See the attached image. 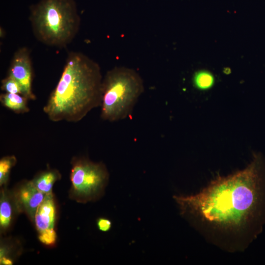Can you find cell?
Returning a JSON list of instances; mask_svg holds the SVG:
<instances>
[{"label":"cell","mask_w":265,"mask_h":265,"mask_svg":"<svg viewBox=\"0 0 265 265\" xmlns=\"http://www.w3.org/2000/svg\"><path fill=\"white\" fill-rule=\"evenodd\" d=\"M144 90L143 80L134 70L123 66L109 70L102 80L101 118L111 122L126 118Z\"/></svg>","instance_id":"4"},{"label":"cell","mask_w":265,"mask_h":265,"mask_svg":"<svg viewBox=\"0 0 265 265\" xmlns=\"http://www.w3.org/2000/svg\"><path fill=\"white\" fill-rule=\"evenodd\" d=\"M70 179L73 197L80 202L96 199L103 192L109 174L105 165L84 158L72 159Z\"/></svg>","instance_id":"5"},{"label":"cell","mask_w":265,"mask_h":265,"mask_svg":"<svg viewBox=\"0 0 265 265\" xmlns=\"http://www.w3.org/2000/svg\"><path fill=\"white\" fill-rule=\"evenodd\" d=\"M103 78L96 62L81 53H69L43 111L54 122L81 121L91 110L100 106Z\"/></svg>","instance_id":"2"},{"label":"cell","mask_w":265,"mask_h":265,"mask_svg":"<svg viewBox=\"0 0 265 265\" xmlns=\"http://www.w3.org/2000/svg\"><path fill=\"white\" fill-rule=\"evenodd\" d=\"M17 159L12 156H7L0 160V185L5 186L9 179L12 168L16 164Z\"/></svg>","instance_id":"12"},{"label":"cell","mask_w":265,"mask_h":265,"mask_svg":"<svg viewBox=\"0 0 265 265\" xmlns=\"http://www.w3.org/2000/svg\"><path fill=\"white\" fill-rule=\"evenodd\" d=\"M55 217V207L53 193L46 194L38 207L33 222L39 233L53 229Z\"/></svg>","instance_id":"8"},{"label":"cell","mask_w":265,"mask_h":265,"mask_svg":"<svg viewBox=\"0 0 265 265\" xmlns=\"http://www.w3.org/2000/svg\"><path fill=\"white\" fill-rule=\"evenodd\" d=\"M174 198L183 214L221 244L244 248L265 224V161L255 155L244 169L217 177L195 195Z\"/></svg>","instance_id":"1"},{"label":"cell","mask_w":265,"mask_h":265,"mask_svg":"<svg viewBox=\"0 0 265 265\" xmlns=\"http://www.w3.org/2000/svg\"><path fill=\"white\" fill-rule=\"evenodd\" d=\"M8 75L19 84L22 95L28 100H35L36 97L32 91L33 70L29 49L22 47L14 53Z\"/></svg>","instance_id":"6"},{"label":"cell","mask_w":265,"mask_h":265,"mask_svg":"<svg viewBox=\"0 0 265 265\" xmlns=\"http://www.w3.org/2000/svg\"><path fill=\"white\" fill-rule=\"evenodd\" d=\"M61 178V174L56 169H49L38 173L31 180L34 186L42 193H52L55 182Z\"/></svg>","instance_id":"10"},{"label":"cell","mask_w":265,"mask_h":265,"mask_svg":"<svg viewBox=\"0 0 265 265\" xmlns=\"http://www.w3.org/2000/svg\"><path fill=\"white\" fill-rule=\"evenodd\" d=\"M45 195L34 186L31 180L23 182L13 193L17 212H24L34 221L36 211Z\"/></svg>","instance_id":"7"},{"label":"cell","mask_w":265,"mask_h":265,"mask_svg":"<svg viewBox=\"0 0 265 265\" xmlns=\"http://www.w3.org/2000/svg\"><path fill=\"white\" fill-rule=\"evenodd\" d=\"M0 199V226L2 231L9 228L14 215V210L17 211L13 194L2 188Z\"/></svg>","instance_id":"9"},{"label":"cell","mask_w":265,"mask_h":265,"mask_svg":"<svg viewBox=\"0 0 265 265\" xmlns=\"http://www.w3.org/2000/svg\"><path fill=\"white\" fill-rule=\"evenodd\" d=\"M39 239L43 243L51 245L55 243L56 239V234L54 229L46 230L39 233Z\"/></svg>","instance_id":"15"},{"label":"cell","mask_w":265,"mask_h":265,"mask_svg":"<svg viewBox=\"0 0 265 265\" xmlns=\"http://www.w3.org/2000/svg\"><path fill=\"white\" fill-rule=\"evenodd\" d=\"M30 9L33 34L43 44L64 48L77 35L80 18L74 0H41Z\"/></svg>","instance_id":"3"},{"label":"cell","mask_w":265,"mask_h":265,"mask_svg":"<svg viewBox=\"0 0 265 265\" xmlns=\"http://www.w3.org/2000/svg\"><path fill=\"white\" fill-rule=\"evenodd\" d=\"M28 100L20 94L4 93L0 95L1 105L17 114L28 112L30 109L27 106Z\"/></svg>","instance_id":"11"},{"label":"cell","mask_w":265,"mask_h":265,"mask_svg":"<svg viewBox=\"0 0 265 265\" xmlns=\"http://www.w3.org/2000/svg\"><path fill=\"white\" fill-rule=\"evenodd\" d=\"M193 80L197 88L204 89L210 88L212 85L213 78L210 73L200 71L195 74Z\"/></svg>","instance_id":"13"},{"label":"cell","mask_w":265,"mask_h":265,"mask_svg":"<svg viewBox=\"0 0 265 265\" xmlns=\"http://www.w3.org/2000/svg\"><path fill=\"white\" fill-rule=\"evenodd\" d=\"M5 35V32L4 30L0 27V38H3Z\"/></svg>","instance_id":"17"},{"label":"cell","mask_w":265,"mask_h":265,"mask_svg":"<svg viewBox=\"0 0 265 265\" xmlns=\"http://www.w3.org/2000/svg\"><path fill=\"white\" fill-rule=\"evenodd\" d=\"M99 229L102 232L108 231L111 227V222L108 219L100 218L97 221Z\"/></svg>","instance_id":"16"},{"label":"cell","mask_w":265,"mask_h":265,"mask_svg":"<svg viewBox=\"0 0 265 265\" xmlns=\"http://www.w3.org/2000/svg\"><path fill=\"white\" fill-rule=\"evenodd\" d=\"M0 88L6 93L22 95L20 85L14 78L9 75L1 80Z\"/></svg>","instance_id":"14"}]
</instances>
